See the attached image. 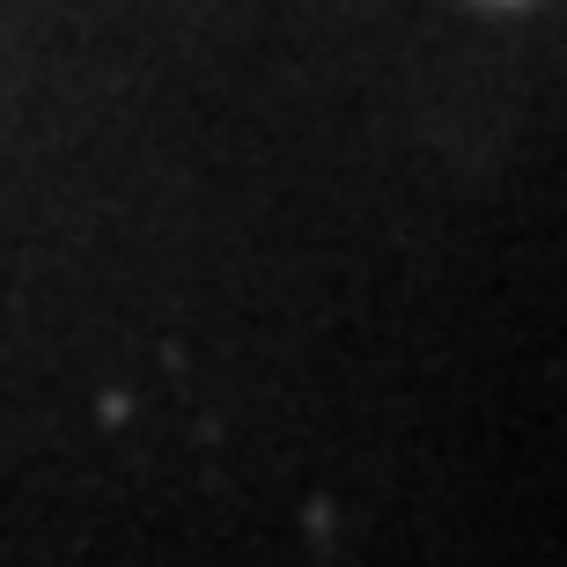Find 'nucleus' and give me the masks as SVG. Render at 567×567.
<instances>
[{"instance_id":"nucleus-1","label":"nucleus","mask_w":567,"mask_h":567,"mask_svg":"<svg viewBox=\"0 0 567 567\" xmlns=\"http://www.w3.org/2000/svg\"><path fill=\"white\" fill-rule=\"evenodd\" d=\"M494 8H524V0H494Z\"/></svg>"}]
</instances>
